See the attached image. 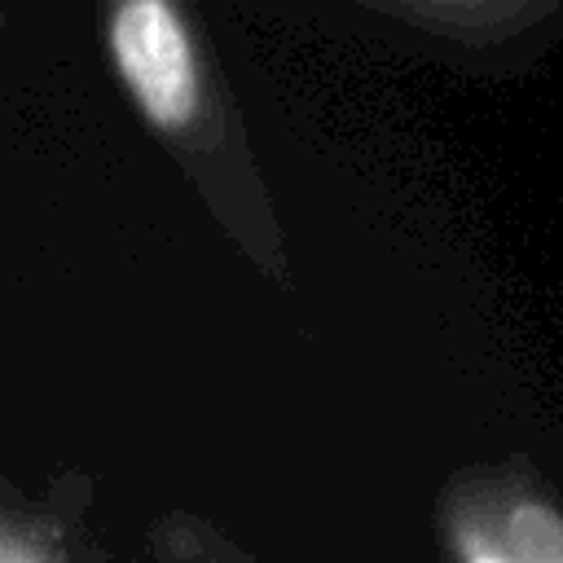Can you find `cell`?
<instances>
[{
	"label": "cell",
	"mask_w": 563,
	"mask_h": 563,
	"mask_svg": "<svg viewBox=\"0 0 563 563\" xmlns=\"http://www.w3.org/2000/svg\"><path fill=\"white\" fill-rule=\"evenodd\" d=\"M92 18L106 66L141 123L176 150H220L224 92L189 0H92Z\"/></svg>",
	"instance_id": "obj_1"
},
{
	"label": "cell",
	"mask_w": 563,
	"mask_h": 563,
	"mask_svg": "<svg viewBox=\"0 0 563 563\" xmlns=\"http://www.w3.org/2000/svg\"><path fill=\"white\" fill-rule=\"evenodd\" d=\"M317 22L457 66L532 62L563 44V0H286Z\"/></svg>",
	"instance_id": "obj_2"
},
{
	"label": "cell",
	"mask_w": 563,
	"mask_h": 563,
	"mask_svg": "<svg viewBox=\"0 0 563 563\" xmlns=\"http://www.w3.org/2000/svg\"><path fill=\"white\" fill-rule=\"evenodd\" d=\"M515 563H563V523L541 506H519L510 515Z\"/></svg>",
	"instance_id": "obj_3"
},
{
	"label": "cell",
	"mask_w": 563,
	"mask_h": 563,
	"mask_svg": "<svg viewBox=\"0 0 563 563\" xmlns=\"http://www.w3.org/2000/svg\"><path fill=\"white\" fill-rule=\"evenodd\" d=\"M0 563H40V559H35V554H26V550L9 537V541H4V550H0Z\"/></svg>",
	"instance_id": "obj_4"
},
{
	"label": "cell",
	"mask_w": 563,
	"mask_h": 563,
	"mask_svg": "<svg viewBox=\"0 0 563 563\" xmlns=\"http://www.w3.org/2000/svg\"><path fill=\"white\" fill-rule=\"evenodd\" d=\"M475 563H515V559H497V554H484V559H475Z\"/></svg>",
	"instance_id": "obj_5"
}]
</instances>
